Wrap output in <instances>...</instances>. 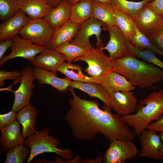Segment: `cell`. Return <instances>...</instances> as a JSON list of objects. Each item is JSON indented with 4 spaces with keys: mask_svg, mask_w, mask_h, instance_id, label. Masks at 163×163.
Returning <instances> with one entry per match:
<instances>
[{
    "mask_svg": "<svg viewBox=\"0 0 163 163\" xmlns=\"http://www.w3.org/2000/svg\"><path fill=\"white\" fill-rule=\"evenodd\" d=\"M33 69L30 66L24 67L21 71L20 86L16 90L11 91L15 97L11 110L16 112L30 104L34 94L33 89L35 86L33 83L35 79Z\"/></svg>",
    "mask_w": 163,
    "mask_h": 163,
    "instance_id": "cell-7",
    "label": "cell"
},
{
    "mask_svg": "<svg viewBox=\"0 0 163 163\" xmlns=\"http://www.w3.org/2000/svg\"><path fill=\"white\" fill-rule=\"evenodd\" d=\"M20 9L17 0H0V19L2 23L13 16Z\"/></svg>",
    "mask_w": 163,
    "mask_h": 163,
    "instance_id": "cell-34",
    "label": "cell"
},
{
    "mask_svg": "<svg viewBox=\"0 0 163 163\" xmlns=\"http://www.w3.org/2000/svg\"><path fill=\"white\" fill-rule=\"evenodd\" d=\"M132 18L139 31L148 37L163 19L146 4Z\"/></svg>",
    "mask_w": 163,
    "mask_h": 163,
    "instance_id": "cell-16",
    "label": "cell"
},
{
    "mask_svg": "<svg viewBox=\"0 0 163 163\" xmlns=\"http://www.w3.org/2000/svg\"><path fill=\"white\" fill-rule=\"evenodd\" d=\"M20 9L31 19L43 18L52 8L46 0H17Z\"/></svg>",
    "mask_w": 163,
    "mask_h": 163,
    "instance_id": "cell-22",
    "label": "cell"
},
{
    "mask_svg": "<svg viewBox=\"0 0 163 163\" xmlns=\"http://www.w3.org/2000/svg\"><path fill=\"white\" fill-rule=\"evenodd\" d=\"M31 19L20 9L14 15L0 24V41L12 38Z\"/></svg>",
    "mask_w": 163,
    "mask_h": 163,
    "instance_id": "cell-17",
    "label": "cell"
},
{
    "mask_svg": "<svg viewBox=\"0 0 163 163\" xmlns=\"http://www.w3.org/2000/svg\"><path fill=\"white\" fill-rule=\"evenodd\" d=\"M70 87L81 90L91 97L99 98L112 109L109 93L101 84L95 82H80L72 81Z\"/></svg>",
    "mask_w": 163,
    "mask_h": 163,
    "instance_id": "cell-21",
    "label": "cell"
},
{
    "mask_svg": "<svg viewBox=\"0 0 163 163\" xmlns=\"http://www.w3.org/2000/svg\"><path fill=\"white\" fill-rule=\"evenodd\" d=\"M21 72L19 71H13L10 72L5 71V70L0 71V87H2L5 86V80L10 79L16 80L20 79Z\"/></svg>",
    "mask_w": 163,
    "mask_h": 163,
    "instance_id": "cell-36",
    "label": "cell"
},
{
    "mask_svg": "<svg viewBox=\"0 0 163 163\" xmlns=\"http://www.w3.org/2000/svg\"><path fill=\"white\" fill-rule=\"evenodd\" d=\"M38 114L37 110L30 103L17 113L16 119L22 127V134L24 138L35 133Z\"/></svg>",
    "mask_w": 163,
    "mask_h": 163,
    "instance_id": "cell-20",
    "label": "cell"
},
{
    "mask_svg": "<svg viewBox=\"0 0 163 163\" xmlns=\"http://www.w3.org/2000/svg\"><path fill=\"white\" fill-rule=\"evenodd\" d=\"M66 60L65 56L55 49L45 48L38 55L29 61L34 67L51 71L57 75V68Z\"/></svg>",
    "mask_w": 163,
    "mask_h": 163,
    "instance_id": "cell-14",
    "label": "cell"
},
{
    "mask_svg": "<svg viewBox=\"0 0 163 163\" xmlns=\"http://www.w3.org/2000/svg\"><path fill=\"white\" fill-rule=\"evenodd\" d=\"M113 8L116 25L126 38L129 41L135 34V23L129 15L114 7Z\"/></svg>",
    "mask_w": 163,
    "mask_h": 163,
    "instance_id": "cell-27",
    "label": "cell"
},
{
    "mask_svg": "<svg viewBox=\"0 0 163 163\" xmlns=\"http://www.w3.org/2000/svg\"><path fill=\"white\" fill-rule=\"evenodd\" d=\"M101 84L109 93L131 91L136 88L124 77L114 71L110 73Z\"/></svg>",
    "mask_w": 163,
    "mask_h": 163,
    "instance_id": "cell-24",
    "label": "cell"
},
{
    "mask_svg": "<svg viewBox=\"0 0 163 163\" xmlns=\"http://www.w3.org/2000/svg\"><path fill=\"white\" fill-rule=\"evenodd\" d=\"M91 17L109 25H116L114 8L109 3L93 1Z\"/></svg>",
    "mask_w": 163,
    "mask_h": 163,
    "instance_id": "cell-26",
    "label": "cell"
},
{
    "mask_svg": "<svg viewBox=\"0 0 163 163\" xmlns=\"http://www.w3.org/2000/svg\"><path fill=\"white\" fill-rule=\"evenodd\" d=\"M155 132H163V115L158 120L151 123L147 129Z\"/></svg>",
    "mask_w": 163,
    "mask_h": 163,
    "instance_id": "cell-39",
    "label": "cell"
},
{
    "mask_svg": "<svg viewBox=\"0 0 163 163\" xmlns=\"http://www.w3.org/2000/svg\"><path fill=\"white\" fill-rule=\"evenodd\" d=\"M127 44L130 55L140 58L163 70V62L158 59L153 51L147 49H140L134 46L129 40Z\"/></svg>",
    "mask_w": 163,
    "mask_h": 163,
    "instance_id": "cell-31",
    "label": "cell"
},
{
    "mask_svg": "<svg viewBox=\"0 0 163 163\" xmlns=\"http://www.w3.org/2000/svg\"><path fill=\"white\" fill-rule=\"evenodd\" d=\"M56 50L65 56L67 62L72 63L76 58L85 55L90 50L70 42L61 45Z\"/></svg>",
    "mask_w": 163,
    "mask_h": 163,
    "instance_id": "cell-30",
    "label": "cell"
},
{
    "mask_svg": "<svg viewBox=\"0 0 163 163\" xmlns=\"http://www.w3.org/2000/svg\"><path fill=\"white\" fill-rule=\"evenodd\" d=\"M159 136L160 137L162 143V147L160 152V157L159 160L161 161L163 160V132H160Z\"/></svg>",
    "mask_w": 163,
    "mask_h": 163,
    "instance_id": "cell-43",
    "label": "cell"
},
{
    "mask_svg": "<svg viewBox=\"0 0 163 163\" xmlns=\"http://www.w3.org/2000/svg\"><path fill=\"white\" fill-rule=\"evenodd\" d=\"M71 5L68 0H63L52 8L43 18L55 30L70 20Z\"/></svg>",
    "mask_w": 163,
    "mask_h": 163,
    "instance_id": "cell-19",
    "label": "cell"
},
{
    "mask_svg": "<svg viewBox=\"0 0 163 163\" xmlns=\"http://www.w3.org/2000/svg\"><path fill=\"white\" fill-rule=\"evenodd\" d=\"M146 5L156 14L163 18V0H154Z\"/></svg>",
    "mask_w": 163,
    "mask_h": 163,
    "instance_id": "cell-38",
    "label": "cell"
},
{
    "mask_svg": "<svg viewBox=\"0 0 163 163\" xmlns=\"http://www.w3.org/2000/svg\"><path fill=\"white\" fill-rule=\"evenodd\" d=\"M54 30L43 18L32 19L20 31L22 38L46 48L52 39Z\"/></svg>",
    "mask_w": 163,
    "mask_h": 163,
    "instance_id": "cell-6",
    "label": "cell"
},
{
    "mask_svg": "<svg viewBox=\"0 0 163 163\" xmlns=\"http://www.w3.org/2000/svg\"><path fill=\"white\" fill-rule=\"evenodd\" d=\"M135 113L123 116L129 126L133 127L136 136L146 129L152 121L163 115V89L154 91L138 101Z\"/></svg>",
    "mask_w": 163,
    "mask_h": 163,
    "instance_id": "cell-3",
    "label": "cell"
},
{
    "mask_svg": "<svg viewBox=\"0 0 163 163\" xmlns=\"http://www.w3.org/2000/svg\"><path fill=\"white\" fill-rule=\"evenodd\" d=\"M16 112L11 110L9 112L0 115V129L5 127L16 119Z\"/></svg>",
    "mask_w": 163,
    "mask_h": 163,
    "instance_id": "cell-37",
    "label": "cell"
},
{
    "mask_svg": "<svg viewBox=\"0 0 163 163\" xmlns=\"http://www.w3.org/2000/svg\"><path fill=\"white\" fill-rule=\"evenodd\" d=\"M113 71L124 77L134 86L143 88L163 81V70L131 55L114 60Z\"/></svg>",
    "mask_w": 163,
    "mask_h": 163,
    "instance_id": "cell-2",
    "label": "cell"
},
{
    "mask_svg": "<svg viewBox=\"0 0 163 163\" xmlns=\"http://www.w3.org/2000/svg\"><path fill=\"white\" fill-rule=\"evenodd\" d=\"M24 144L16 146L6 153L5 163H23L30 153V147L24 146Z\"/></svg>",
    "mask_w": 163,
    "mask_h": 163,
    "instance_id": "cell-33",
    "label": "cell"
},
{
    "mask_svg": "<svg viewBox=\"0 0 163 163\" xmlns=\"http://www.w3.org/2000/svg\"><path fill=\"white\" fill-rule=\"evenodd\" d=\"M135 29V34L129 40L131 44L134 46L139 49L150 50L163 57V51L157 48L147 37L140 31L136 25Z\"/></svg>",
    "mask_w": 163,
    "mask_h": 163,
    "instance_id": "cell-32",
    "label": "cell"
},
{
    "mask_svg": "<svg viewBox=\"0 0 163 163\" xmlns=\"http://www.w3.org/2000/svg\"><path fill=\"white\" fill-rule=\"evenodd\" d=\"M138 136L141 149L139 157L159 160L162 145L159 135L152 130L147 129Z\"/></svg>",
    "mask_w": 163,
    "mask_h": 163,
    "instance_id": "cell-12",
    "label": "cell"
},
{
    "mask_svg": "<svg viewBox=\"0 0 163 163\" xmlns=\"http://www.w3.org/2000/svg\"><path fill=\"white\" fill-rule=\"evenodd\" d=\"M115 8L124 12L131 18L138 14L148 2L154 0H143L139 2L127 0H110Z\"/></svg>",
    "mask_w": 163,
    "mask_h": 163,
    "instance_id": "cell-29",
    "label": "cell"
},
{
    "mask_svg": "<svg viewBox=\"0 0 163 163\" xmlns=\"http://www.w3.org/2000/svg\"><path fill=\"white\" fill-rule=\"evenodd\" d=\"M54 8L57 6L63 0H46Z\"/></svg>",
    "mask_w": 163,
    "mask_h": 163,
    "instance_id": "cell-42",
    "label": "cell"
},
{
    "mask_svg": "<svg viewBox=\"0 0 163 163\" xmlns=\"http://www.w3.org/2000/svg\"><path fill=\"white\" fill-rule=\"evenodd\" d=\"M12 40V45L10 47L11 53L0 59L1 67L7 61L17 57H21L29 60L42 52L45 48L21 38L18 34L14 37Z\"/></svg>",
    "mask_w": 163,
    "mask_h": 163,
    "instance_id": "cell-10",
    "label": "cell"
},
{
    "mask_svg": "<svg viewBox=\"0 0 163 163\" xmlns=\"http://www.w3.org/2000/svg\"><path fill=\"white\" fill-rule=\"evenodd\" d=\"M12 38L0 41V59L3 56L7 50L10 48L12 45Z\"/></svg>",
    "mask_w": 163,
    "mask_h": 163,
    "instance_id": "cell-40",
    "label": "cell"
},
{
    "mask_svg": "<svg viewBox=\"0 0 163 163\" xmlns=\"http://www.w3.org/2000/svg\"><path fill=\"white\" fill-rule=\"evenodd\" d=\"M157 48L163 51V19L148 37Z\"/></svg>",
    "mask_w": 163,
    "mask_h": 163,
    "instance_id": "cell-35",
    "label": "cell"
},
{
    "mask_svg": "<svg viewBox=\"0 0 163 163\" xmlns=\"http://www.w3.org/2000/svg\"><path fill=\"white\" fill-rule=\"evenodd\" d=\"M82 61L87 63L85 71L96 82L101 84L113 71L114 61L97 48L90 50L85 55L78 57L74 62Z\"/></svg>",
    "mask_w": 163,
    "mask_h": 163,
    "instance_id": "cell-5",
    "label": "cell"
},
{
    "mask_svg": "<svg viewBox=\"0 0 163 163\" xmlns=\"http://www.w3.org/2000/svg\"><path fill=\"white\" fill-rule=\"evenodd\" d=\"M104 24L94 18H91L80 25L76 36L70 42L90 50L94 47L91 44L89 38L91 36L95 35L96 38V46L97 48L103 50L104 46L101 37V33L102 27Z\"/></svg>",
    "mask_w": 163,
    "mask_h": 163,
    "instance_id": "cell-8",
    "label": "cell"
},
{
    "mask_svg": "<svg viewBox=\"0 0 163 163\" xmlns=\"http://www.w3.org/2000/svg\"><path fill=\"white\" fill-rule=\"evenodd\" d=\"M69 2L71 4L77 2L81 0H68ZM93 1H96L102 2H106L109 3L110 4V0H92Z\"/></svg>",
    "mask_w": 163,
    "mask_h": 163,
    "instance_id": "cell-44",
    "label": "cell"
},
{
    "mask_svg": "<svg viewBox=\"0 0 163 163\" xmlns=\"http://www.w3.org/2000/svg\"><path fill=\"white\" fill-rule=\"evenodd\" d=\"M20 123L15 120L8 126L0 129L1 150L7 152L13 148L24 144Z\"/></svg>",
    "mask_w": 163,
    "mask_h": 163,
    "instance_id": "cell-15",
    "label": "cell"
},
{
    "mask_svg": "<svg viewBox=\"0 0 163 163\" xmlns=\"http://www.w3.org/2000/svg\"><path fill=\"white\" fill-rule=\"evenodd\" d=\"M49 131L46 127L40 131L36 130L34 134L24 140V144L31 149L27 163H30L35 157L40 154L50 152L60 156L63 159L67 161L66 163H75V159H72V151L69 149L62 150L58 148L57 147L60 144L61 141L50 135Z\"/></svg>",
    "mask_w": 163,
    "mask_h": 163,
    "instance_id": "cell-4",
    "label": "cell"
},
{
    "mask_svg": "<svg viewBox=\"0 0 163 163\" xmlns=\"http://www.w3.org/2000/svg\"><path fill=\"white\" fill-rule=\"evenodd\" d=\"M132 141L116 139L110 142V145L103 157L105 163H124L130 161L137 155L138 150Z\"/></svg>",
    "mask_w": 163,
    "mask_h": 163,
    "instance_id": "cell-9",
    "label": "cell"
},
{
    "mask_svg": "<svg viewBox=\"0 0 163 163\" xmlns=\"http://www.w3.org/2000/svg\"><path fill=\"white\" fill-rule=\"evenodd\" d=\"M57 71L74 81L95 82L91 77L83 73L82 67L79 65L64 62L58 67Z\"/></svg>",
    "mask_w": 163,
    "mask_h": 163,
    "instance_id": "cell-28",
    "label": "cell"
},
{
    "mask_svg": "<svg viewBox=\"0 0 163 163\" xmlns=\"http://www.w3.org/2000/svg\"><path fill=\"white\" fill-rule=\"evenodd\" d=\"M34 72L35 79L41 84H47L61 93L67 91L71 81L67 77L61 78L53 72L46 69L34 67Z\"/></svg>",
    "mask_w": 163,
    "mask_h": 163,
    "instance_id": "cell-18",
    "label": "cell"
},
{
    "mask_svg": "<svg viewBox=\"0 0 163 163\" xmlns=\"http://www.w3.org/2000/svg\"><path fill=\"white\" fill-rule=\"evenodd\" d=\"M93 0H81L72 4L70 20L81 25L92 17Z\"/></svg>",
    "mask_w": 163,
    "mask_h": 163,
    "instance_id": "cell-25",
    "label": "cell"
},
{
    "mask_svg": "<svg viewBox=\"0 0 163 163\" xmlns=\"http://www.w3.org/2000/svg\"><path fill=\"white\" fill-rule=\"evenodd\" d=\"M103 160V157L102 155H100L96 158L94 159H86L82 161L81 163H101Z\"/></svg>",
    "mask_w": 163,
    "mask_h": 163,
    "instance_id": "cell-41",
    "label": "cell"
},
{
    "mask_svg": "<svg viewBox=\"0 0 163 163\" xmlns=\"http://www.w3.org/2000/svg\"><path fill=\"white\" fill-rule=\"evenodd\" d=\"M80 26L69 20L62 27L54 30L51 41L46 48L55 49L62 44L71 41L76 36Z\"/></svg>",
    "mask_w": 163,
    "mask_h": 163,
    "instance_id": "cell-23",
    "label": "cell"
},
{
    "mask_svg": "<svg viewBox=\"0 0 163 163\" xmlns=\"http://www.w3.org/2000/svg\"><path fill=\"white\" fill-rule=\"evenodd\" d=\"M111 108L116 113L123 116L134 113L138 99L132 91L109 93Z\"/></svg>",
    "mask_w": 163,
    "mask_h": 163,
    "instance_id": "cell-13",
    "label": "cell"
},
{
    "mask_svg": "<svg viewBox=\"0 0 163 163\" xmlns=\"http://www.w3.org/2000/svg\"><path fill=\"white\" fill-rule=\"evenodd\" d=\"M102 28L108 32L110 35L109 40L103 50L107 51L110 58L115 60L130 55L128 48V40L116 25H109L105 24Z\"/></svg>",
    "mask_w": 163,
    "mask_h": 163,
    "instance_id": "cell-11",
    "label": "cell"
},
{
    "mask_svg": "<svg viewBox=\"0 0 163 163\" xmlns=\"http://www.w3.org/2000/svg\"><path fill=\"white\" fill-rule=\"evenodd\" d=\"M72 96L69 99L70 107L65 119L75 138L91 141L98 134L103 135L110 142L116 139L133 140L136 135L124 121L123 116L113 113L104 104L102 110L95 100L82 99L69 88Z\"/></svg>",
    "mask_w": 163,
    "mask_h": 163,
    "instance_id": "cell-1",
    "label": "cell"
}]
</instances>
